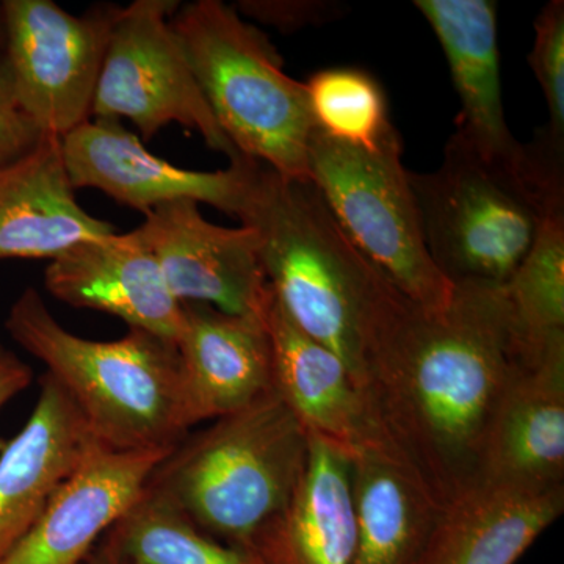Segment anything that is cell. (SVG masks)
Wrapping results in <instances>:
<instances>
[{"mask_svg": "<svg viewBox=\"0 0 564 564\" xmlns=\"http://www.w3.org/2000/svg\"><path fill=\"white\" fill-rule=\"evenodd\" d=\"M430 258L452 284L503 285L549 217L564 214V147L540 131L513 162L454 132L432 173L408 172Z\"/></svg>", "mask_w": 564, "mask_h": 564, "instance_id": "3957f363", "label": "cell"}, {"mask_svg": "<svg viewBox=\"0 0 564 564\" xmlns=\"http://www.w3.org/2000/svg\"><path fill=\"white\" fill-rule=\"evenodd\" d=\"M310 434L273 391L187 434L148 488L221 543L251 549L284 510L310 459Z\"/></svg>", "mask_w": 564, "mask_h": 564, "instance_id": "5b68a950", "label": "cell"}, {"mask_svg": "<svg viewBox=\"0 0 564 564\" xmlns=\"http://www.w3.org/2000/svg\"><path fill=\"white\" fill-rule=\"evenodd\" d=\"M6 328L46 366L102 447L173 448L191 432L173 340L135 328L117 340L84 339L63 328L32 288L11 306Z\"/></svg>", "mask_w": 564, "mask_h": 564, "instance_id": "277c9868", "label": "cell"}, {"mask_svg": "<svg viewBox=\"0 0 564 564\" xmlns=\"http://www.w3.org/2000/svg\"><path fill=\"white\" fill-rule=\"evenodd\" d=\"M121 7L74 17L51 0H6L3 62L24 113L43 135L91 120L93 101Z\"/></svg>", "mask_w": 564, "mask_h": 564, "instance_id": "9c48e42d", "label": "cell"}, {"mask_svg": "<svg viewBox=\"0 0 564 564\" xmlns=\"http://www.w3.org/2000/svg\"><path fill=\"white\" fill-rule=\"evenodd\" d=\"M484 477L564 485V339L522 352L489 430Z\"/></svg>", "mask_w": 564, "mask_h": 564, "instance_id": "e0dca14e", "label": "cell"}, {"mask_svg": "<svg viewBox=\"0 0 564 564\" xmlns=\"http://www.w3.org/2000/svg\"><path fill=\"white\" fill-rule=\"evenodd\" d=\"M43 137L18 104L6 62L0 58V166L31 152Z\"/></svg>", "mask_w": 564, "mask_h": 564, "instance_id": "4316f807", "label": "cell"}, {"mask_svg": "<svg viewBox=\"0 0 564 564\" xmlns=\"http://www.w3.org/2000/svg\"><path fill=\"white\" fill-rule=\"evenodd\" d=\"M310 459L295 492L251 549L269 564H352L350 456L321 437L310 436Z\"/></svg>", "mask_w": 564, "mask_h": 564, "instance_id": "44dd1931", "label": "cell"}, {"mask_svg": "<svg viewBox=\"0 0 564 564\" xmlns=\"http://www.w3.org/2000/svg\"><path fill=\"white\" fill-rule=\"evenodd\" d=\"M502 291L522 351L543 350L564 339V214L544 221Z\"/></svg>", "mask_w": 564, "mask_h": 564, "instance_id": "cb8c5ba5", "label": "cell"}, {"mask_svg": "<svg viewBox=\"0 0 564 564\" xmlns=\"http://www.w3.org/2000/svg\"><path fill=\"white\" fill-rule=\"evenodd\" d=\"M258 236L274 299L291 321L343 359L356 384L395 285L345 236L313 181L259 162L237 215Z\"/></svg>", "mask_w": 564, "mask_h": 564, "instance_id": "7a4b0ae2", "label": "cell"}, {"mask_svg": "<svg viewBox=\"0 0 564 564\" xmlns=\"http://www.w3.org/2000/svg\"><path fill=\"white\" fill-rule=\"evenodd\" d=\"M44 285L58 302L115 315L129 328L176 343L182 303L163 280L161 267L133 229L87 240L52 259Z\"/></svg>", "mask_w": 564, "mask_h": 564, "instance_id": "4fadbf2b", "label": "cell"}, {"mask_svg": "<svg viewBox=\"0 0 564 564\" xmlns=\"http://www.w3.org/2000/svg\"><path fill=\"white\" fill-rule=\"evenodd\" d=\"M106 536L122 564H269L252 549L225 544L202 532L148 486Z\"/></svg>", "mask_w": 564, "mask_h": 564, "instance_id": "603a6c76", "label": "cell"}, {"mask_svg": "<svg viewBox=\"0 0 564 564\" xmlns=\"http://www.w3.org/2000/svg\"><path fill=\"white\" fill-rule=\"evenodd\" d=\"M564 511V485L484 477L444 505L414 564H516Z\"/></svg>", "mask_w": 564, "mask_h": 564, "instance_id": "9a60e30c", "label": "cell"}, {"mask_svg": "<svg viewBox=\"0 0 564 564\" xmlns=\"http://www.w3.org/2000/svg\"><path fill=\"white\" fill-rule=\"evenodd\" d=\"M350 486L352 564H414L443 507L383 447L351 456Z\"/></svg>", "mask_w": 564, "mask_h": 564, "instance_id": "7402d4cb", "label": "cell"}, {"mask_svg": "<svg viewBox=\"0 0 564 564\" xmlns=\"http://www.w3.org/2000/svg\"><path fill=\"white\" fill-rule=\"evenodd\" d=\"M339 7L333 2H313V0H247L240 2L239 11L273 25L284 32H295L307 25H318L332 21Z\"/></svg>", "mask_w": 564, "mask_h": 564, "instance_id": "83f0119b", "label": "cell"}, {"mask_svg": "<svg viewBox=\"0 0 564 564\" xmlns=\"http://www.w3.org/2000/svg\"><path fill=\"white\" fill-rule=\"evenodd\" d=\"M66 173L77 188H96L144 215L163 204L193 202L237 217L259 162L240 155L218 172L181 169L151 154L121 121L91 118L62 139Z\"/></svg>", "mask_w": 564, "mask_h": 564, "instance_id": "30bf717a", "label": "cell"}, {"mask_svg": "<svg viewBox=\"0 0 564 564\" xmlns=\"http://www.w3.org/2000/svg\"><path fill=\"white\" fill-rule=\"evenodd\" d=\"M310 180L345 236L408 300L429 311L451 303L455 285L426 250L402 141L393 128L373 150L315 129Z\"/></svg>", "mask_w": 564, "mask_h": 564, "instance_id": "52a82bcc", "label": "cell"}, {"mask_svg": "<svg viewBox=\"0 0 564 564\" xmlns=\"http://www.w3.org/2000/svg\"><path fill=\"white\" fill-rule=\"evenodd\" d=\"M173 448L111 451L98 445L52 494L35 524L0 564H84Z\"/></svg>", "mask_w": 564, "mask_h": 564, "instance_id": "7c38bea8", "label": "cell"}, {"mask_svg": "<svg viewBox=\"0 0 564 564\" xmlns=\"http://www.w3.org/2000/svg\"><path fill=\"white\" fill-rule=\"evenodd\" d=\"M172 24L234 148L292 180H310V141L317 124L306 84L282 69L265 33L221 0L180 7Z\"/></svg>", "mask_w": 564, "mask_h": 564, "instance_id": "8992f818", "label": "cell"}, {"mask_svg": "<svg viewBox=\"0 0 564 564\" xmlns=\"http://www.w3.org/2000/svg\"><path fill=\"white\" fill-rule=\"evenodd\" d=\"M306 90L318 131L334 140L373 150L393 129L383 88L366 70L322 69Z\"/></svg>", "mask_w": 564, "mask_h": 564, "instance_id": "d4e9b609", "label": "cell"}, {"mask_svg": "<svg viewBox=\"0 0 564 564\" xmlns=\"http://www.w3.org/2000/svg\"><path fill=\"white\" fill-rule=\"evenodd\" d=\"M521 355L502 285L459 282L441 311L399 293L378 323L359 388L381 447L441 507L484 477L489 430Z\"/></svg>", "mask_w": 564, "mask_h": 564, "instance_id": "6da1fadb", "label": "cell"}, {"mask_svg": "<svg viewBox=\"0 0 564 564\" xmlns=\"http://www.w3.org/2000/svg\"><path fill=\"white\" fill-rule=\"evenodd\" d=\"M415 9L443 47L462 110L456 132L489 162H513L514 139L502 101L497 3L491 0H417Z\"/></svg>", "mask_w": 564, "mask_h": 564, "instance_id": "d6986e66", "label": "cell"}, {"mask_svg": "<svg viewBox=\"0 0 564 564\" xmlns=\"http://www.w3.org/2000/svg\"><path fill=\"white\" fill-rule=\"evenodd\" d=\"M272 348V388L310 436L348 456L381 447L366 397L339 356L303 333L272 299L263 311Z\"/></svg>", "mask_w": 564, "mask_h": 564, "instance_id": "5bb4252c", "label": "cell"}, {"mask_svg": "<svg viewBox=\"0 0 564 564\" xmlns=\"http://www.w3.org/2000/svg\"><path fill=\"white\" fill-rule=\"evenodd\" d=\"M62 139L44 135L28 154L0 166V259H52L115 232L74 195Z\"/></svg>", "mask_w": 564, "mask_h": 564, "instance_id": "ffe728a7", "label": "cell"}, {"mask_svg": "<svg viewBox=\"0 0 564 564\" xmlns=\"http://www.w3.org/2000/svg\"><path fill=\"white\" fill-rule=\"evenodd\" d=\"M137 232L177 302L263 315L272 289L259 259L258 236L248 226L223 228L203 217L199 204L176 202L148 212Z\"/></svg>", "mask_w": 564, "mask_h": 564, "instance_id": "8fae6325", "label": "cell"}, {"mask_svg": "<svg viewBox=\"0 0 564 564\" xmlns=\"http://www.w3.org/2000/svg\"><path fill=\"white\" fill-rule=\"evenodd\" d=\"M176 0H135L121 7L104 57L91 118L132 121L144 140L176 124L202 135L210 150L240 158L215 120L173 29Z\"/></svg>", "mask_w": 564, "mask_h": 564, "instance_id": "ba28073f", "label": "cell"}, {"mask_svg": "<svg viewBox=\"0 0 564 564\" xmlns=\"http://www.w3.org/2000/svg\"><path fill=\"white\" fill-rule=\"evenodd\" d=\"M6 51V13H3V2H0V58H3Z\"/></svg>", "mask_w": 564, "mask_h": 564, "instance_id": "4dcf8cb0", "label": "cell"}, {"mask_svg": "<svg viewBox=\"0 0 564 564\" xmlns=\"http://www.w3.org/2000/svg\"><path fill=\"white\" fill-rule=\"evenodd\" d=\"M84 564H122L120 556L115 552L113 545L104 536L98 545L93 549L90 556L85 560Z\"/></svg>", "mask_w": 564, "mask_h": 564, "instance_id": "f546056e", "label": "cell"}, {"mask_svg": "<svg viewBox=\"0 0 564 564\" xmlns=\"http://www.w3.org/2000/svg\"><path fill=\"white\" fill-rule=\"evenodd\" d=\"M532 68L547 104L545 131L564 143V2L552 0L534 20V41L529 54Z\"/></svg>", "mask_w": 564, "mask_h": 564, "instance_id": "484cf974", "label": "cell"}, {"mask_svg": "<svg viewBox=\"0 0 564 564\" xmlns=\"http://www.w3.org/2000/svg\"><path fill=\"white\" fill-rule=\"evenodd\" d=\"M176 345L192 426L231 414L272 389V348L263 315L182 303Z\"/></svg>", "mask_w": 564, "mask_h": 564, "instance_id": "2e32d148", "label": "cell"}, {"mask_svg": "<svg viewBox=\"0 0 564 564\" xmlns=\"http://www.w3.org/2000/svg\"><path fill=\"white\" fill-rule=\"evenodd\" d=\"M33 372L29 364L0 345V408L32 384Z\"/></svg>", "mask_w": 564, "mask_h": 564, "instance_id": "f1b7e54d", "label": "cell"}, {"mask_svg": "<svg viewBox=\"0 0 564 564\" xmlns=\"http://www.w3.org/2000/svg\"><path fill=\"white\" fill-rule=\"evenodd\" d=\"M98 445L69 397L44 373L31 417L0 455V558Z\"/></svg>", "mask_w": 564, "mask_h": 564, "instance_id": "ac0fdd59", "label": "cell"}]
</instances>
